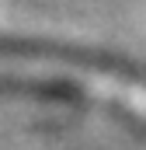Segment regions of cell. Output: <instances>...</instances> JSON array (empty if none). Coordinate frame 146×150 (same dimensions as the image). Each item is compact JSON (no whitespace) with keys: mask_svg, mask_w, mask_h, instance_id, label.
<instances>
[{"mask_svg":"<svg viewBox=\"0 0 146 150\" xmlns=\"http://www.w3.org/2000/svg\"><path fill=\"white\" fill-rule=\"evenodd\" d=\"M0 56L70 63V67L111 74V77H122V80H132L136 87H146V67L122 59V56H111V52H98V49H80V45H63V42H45V38H0Z\"/></svg>","mask_w":146,"mask_h":150,"instance_id":"obj_1","label":"cell"}]
</instances>
